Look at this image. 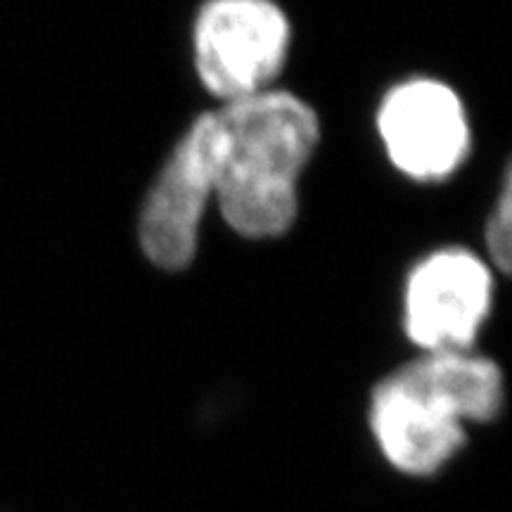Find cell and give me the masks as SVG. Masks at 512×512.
I'll list each match as a JSON object with an SVG mask.
<instances>
[{
	"mask_svg": "<svg viewBox=\"0 0 512 512\" xmlns=\"http://www.w3.org/2000/svg\"><path fill=\"white\" fill-rule=\"evenodd\" d=\"M505 408V375L494 358L470 351L420 354L375 384L368 430L384 463L403 477L444 472L470 439Z\"/></svg>",
	"mask_w": 512,
	"mask_h": 512,
	"instance_id": "1",
	"label": "cell"
},
{
	"mask_svg": "<svg viewBox=\"0 0 512 512\" xmlns=\"http://www.w3.org/2000/svg\"><path fill=\"white\" fill-rule=\"evenodd\" d=\"M211 114L221 219L240 238H283L297 221L299 178L320 140L316 110L299 95L268 88Z\"/></svg>",
	"mask_w": 512,
	"mask_h": 512,
	"instance_id": "2",
	"label": "cell"
},
{
	"mask_svg": "<svg viewBox=\"0 0 512 512\" xmlns=\"http://www.w3.org/2000/svg\"><path fill=\"white\" fill-rule=\"evenodd\" d=\"M290 46V17L275 0H204L192 22L195 72L223 105L273 88Z\"/></svg>",
	"mask_w": 512,
	"mask_h": 512,
	"instance_id": "3",
	"label": "cell"
},
{
	"mask_svg": "<svg viewBox=\"0 0 512 512\" xmlns=\"http://www.w3.org/2000/svg\"><path fill=\"white\" fill-rule=\"evenodd\" d=\"M496 299L494 268L467 247L422 256L403 285L401 325L420 354L475 349Z\"/></svg>",
	"mask_w": 512,
	"mask_h": 512,
	"instance_id": "4",
	"label": "cell"
},
{
	"mask_svg": "<svg viewBox=\"0 0 512 512\" xmlns=\"http://www.w3.org/2000/svg\"><path fill=\"white\" fill-rule=\"evenodd\" d=\"M375 121L384 155L415 183L448 181L470 157L472 126L463 100L432 76H411L389 88Z\"/></svg>",
	"mask_w": 512,
	"mask_h": 512,
	"instance_id": "5",
	"label": "cell"
},
{
	"mask_svg": "<svg viewBox=\"0 0 512 512\" xmlns=\"http://www.w3.org/2000/svg\"><path fill=\"white\" fill-rule=\"evenodd\" d=\"M209 200H214V114L204 112L166 157L140 207L138 242L152 266L169 273L192 266Z\"/></svg>",
	"mask_w": 512,
	"mask_h": 512,
	"instance_id": "6",
	"label": "cell"
},
{
	"mask_svg": "<svg viewBox=\"0 0 512 512\" xmlns=\"http://www.w3.org/2000/svg\"><path fill=\"white\" fill-rule=\"evenodd\" d=\"M512 185H510V171L503 174L501 192H498L494 207H491L489 219L484 226V245L489 252V264L494 271L508 273L510 256H512Z\"/></svg>",
	"mask_w": 512,
	"mask_h": 512,
	"instance_id": "7",
	"label": "cell"
}]
</instances>
